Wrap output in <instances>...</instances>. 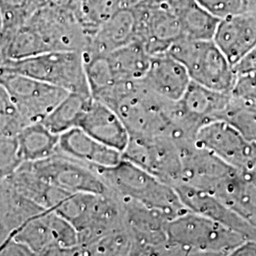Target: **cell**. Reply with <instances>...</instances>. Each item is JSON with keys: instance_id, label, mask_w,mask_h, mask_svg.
I'll list each match as a JSON object with an SVG mask.
<instances>
[{"instance_id": "7a4b0ae2", "label": "cell", "mask_w": 256, "mask_h": 256, "mask_svg": "<svg viewBox=\"0 0 256 256\" xmlns=\"http://www.w3.org/2000/svg\"><path fill=\"white\" fill-rule=\"evenodd\" d=\"M95 170L119 200L136 202L160 210L170 220L188 210L174 186L128 160L122 158L115 166Z\"/></svg>"}, {"instance_id": "9c48e42d", "label": "cell", "mask_w": 256, "mask_h": 256, "mask_svg": "<svg viewBox=\"0 0 256 256\" xmlns=\"http://www.w3.org/2000/svg\"><path fill=\"white\" fill-rule=\"evenodd\" d=\"M131 9L136 19V40L149 54L167 52L182 36L178 18L166 1H150Z\"/></svg>"}, {"instance_id": "4fadbf2b", "label": "cell", "mask_w": 256, "mask_h": 256, "mask_svg": "<svg viewBox=\"0 0 256 256\" xmlns=\"http://www.w3.org/2000/svg\"><path fill=\"white\" fill-rule=\"evenodd\" d=\"M191 81L186 68L168 52L152 55L146 74L142 80L147 90L170 102L182 98Z\"/></svg>"}, {"instance_id": "e0dca14e", "label": "cell", "mask_w": 256, "mask_h": 256, "mask_svg": "<svg viewBox=\"0 0 256 256\" xmlns=\"http://www.w3.org/2000/svg\"><path fill=\"white\" fill-rule=\"evenodd\" d=\"M136 40V19L131 8H122L92 34L86 56L108 55Z\"/></svg>"}, {"instance_id": "ac0fdd59", "label": "cell", "mask_w": 256, "mask_h": 256, "mask_svg": "<svg viewBox=\"0 0 256 256\" xmlns=\"http://www.w3.org/2000/svg\"><path fill=\"white\" fill-rule=\"evenodd\" d=\"M178 16L182 37L212 40L220 19L204 9L196 0H166Z\"/></svg>"}, {"instance_id": "8992f818", "label": "cell", "mask_w": 256, "mask_h": 256, "mask_svg": "<svg viewBox=\"0 0 256 256\" xmlns=\"http://www.w3.org/2000/svg\"><path fill=\"white\" fill-rule=\"evenodd\" d=\"M46 52L75 50L84 52L90 36L78 21L72 9H61L44 4L28 18Z\"/></svg>"}, {"instance_id": "7402d4cb", "label": "cell", "mask_w": 256, "mask_h": 256, "mask_svg": "<svg viewBox=\"0 0 256 256\" xmlns=\"http://www.w3.org/2000/svg\"><path fill=\"white\" fill-rule=\"evenodd\" d=\"M92 98L90 95L68 93L42 120V124L57 135L77 128Z\"/></svg>"}, {"instance_id": "52a82bcc", "label": "cell", "mask_w": 256, "mask_h": 256, "mask_svg": "<svg viewBox=\"0 0 256 256\" xmlns=\"http://www.w3.org/2000/svg\"><path fill=\"white\" fill-rule=\"evenodd\" d=\"M194 144L240 171L256 168V142L225 120L210 122L198 132Z\"/></svg>"}, {"instance_id": "d6a6232c", "label": "cell", "mask_w": 256, "mask_h": 256, "mask_svg": "<svg viewBox=\"0 0 256 256\" xmlns=\"http://www.w3.org/2000/svg\"><path fill=\"white\" fill-rule=\"evenodd\" d=\"M245 12L252 14L256 16V0H243Z\"/></svg>"}, {"instance_id": "d4e9b609", "label": "cell", "mask_w": 256, "mask_h": 256, "mask_svg": "<svg viewBox=\"0 0 256 256\" xmlns=\"http://www.w3.org/2000/svg\"><path fill=\"white\" fill-rule=\"evenodd\" d=\"M224 120L238 128L250 140L256 142V106L239 102L230 96Z\"/></svg>"}, {"instance_id": "836d02e7", "label": "cell", "mask_w": 256, "mask_h": 256, "mask_svg": "<svg viewBox=\"0 0 256 256\" xmlns=\"http://www.w3.org/2000/svg\"><path fill=\"white\" fill-rule=\"evenodd\" d=\"M1 61H2V55H1V44H0V64H1Z\"/></svg>"}, {"instance_id": "6da1fadb", "label": "cell", "mask_w": 256, "mask_h": 256, "mask_svg": "<svg viewBox=\"0 0 256 256\" xmlns=\"http://www.w3.org/2000/svg\"><path fill=\"white\" fill-rule=\"evenodd\" d=\"M247 238L209 218L186 210L167 225V254L232 256Z\"/></svg>"}, {"instance_id": "ba28073f", "label": "cell", "mask_w": 256, "mask_h": 256, "mask_svg": "<svg viewBox=\"0 0 256 256\" xmlns=\"http://www.w3.org/2000/svg\"><path fill=\"white\" fill-rule=\"evenodd\" d=\"M122 158L172 186L180 182V148L169 138L130 137Z\"/></svg>"}, {"instance_id": "30bf717a", "label": "cell", "mask_w": 256, "mask_h": 256, "mask_svg": "<svg viewBox=\"0 0 256 256\" xmlns=\"http://www.w3.org/2000/svg\"><path fill=\"white\" fill-rule=\"evenodd\" d=\"M34 171L45 182L70 194H110L98 172L90 166L56 153L48 158L30 162Z\"/></svg>"}, {"instance_id": "f546056e", "label": "cell", "mask_w": 256, "mask_h": 256, "mask_svg": "<svg viewBox=\"0 0 256 256\" xmlns=\"http://www.w3.org/2000/svg\"><path fill=\"white\" fill-rule=\"evenodd\" d=\"M234 68L236 75L247 72H256V46Z\"/></svg>"}, {"instance_id": "5b68a950", "label": "cell", "mask_w": 256, "mask_h": 256, "mask_svg": "<svg viewBox=\"0 0 256 256\" xmlns=\"http://www.w3.org/2000/svg\"><path fill=\"white\" fill-rule=\"evenodd\" d=\"M0 84L27 126L42 122L70 92L27 75L0 68Z\"/></svg>"}, {"instance_id": "44dd1931", "label": "cell", "mask_w": 256, "mask_h": 256, "mask_svg": "<svg viewBox=\"0 0 256 256\" xmlns=\"http://www.w3.org/2000/svg\"><path fill=\"white\" fill-rule=\"evenodd\" d=\"M9 238L26 245L34 256H62L48 220L46 210L23 223Z\"/></svg>"}, {"instance_id": "4316f807", "label": "cell", "mask_w": 256, "mask_h": 256, "mask_svg": "<svg viewBox=\"0 0 256 256\" xmlns=\"http://www.w3.org/2000/svg\"><path fill=\"white\" fill-rule=\"evenodd\" d=\"M230 94L236 101L256 106V72L238 74Z\"/></svg>"}, {"instance_id": "83f0119b", "label": "cell", "mask_w": 256, "mask_h": 256, "mask_svg": "<svg viewBox=\"0 0 256 256\" xmlns=\"http://www.w3.org/2000/svg\"><path fill=\"white\" fill-rule=\"evenodd\" d=\"M216 18L223 19L230 16L245 12L243 0H196Z\"/></svg>"}, {"instance_id": "7c38bea8", "label": "cell", "mask_w": 256, "mask_h": 256, "mask_svg": "<svg viewBox=\"0 0 256 256\" xmlns=\"http://www.w3.org/2000/svg\"><path fill=\"white\" fill-rule=\"evenodd\" d=\"M174 188L188 210L220 222L247 239L256 241V227L232 210L214 194L182 183L174 185Z\"/></svg>"}, {"instance_id": "e575fe53", "label": "cell", "mask_w": 256, "mask_h": 256, "mask_svg": "<svg viewBox=\"0 0 256 256\" xmlns=\"http://www.w3.org/2000/svg\"><path fill=\"white\" fill-rule=\"evenodd\" d=\"M0 30H1V19H0Z\"/></svg>"}, {"instance_id": "9a60e30c", "label": "cell", "mask_w": 256, "mask_h": 256, "mask_svg": "<svg viewBox=\"0 0 256 256\" xmlns=\"http://www.w3.org/2000/svg\"><path fill=\"white\" fill-rule=\"evenodd\" d=\"M234 66L256 46V16L240 12L220 19L212 38Z\"/></svg>"}, {"instance_id": "d6986e66", "label": "cell", "mask_w": 256, "mask_h": 256, "mask_svg": "<svg viewBox=\"0 0 256 256\" xmlns=\"http://www.w3.org/2000/svg\"><path fill=\"white\" fill-rule=\"evenodd\" d=\"M116 82L140 81L146 74L152 55L137 40L106 55Z\"/></svg>"}, {"instance_id": "cb8c5ba5", "label": "cell", "mask_w": 256, "mask_h": 256, "mask_svg": "<svg viewBox=\"0 0 256 256\" xmlns=\"http://www.w3.org/2000/svg\"><path fill=\"white\" fill-rule=\"evenodd\" d=\"M130 254H138V247L134 238L126 227L110 232L82 248V256Z\"/></svg>"}, {"instance_id": "2e32d148", "label": "cell", "mask_w": 256, "mask_h": 256, "mask_svg": "<svg viewBox=\"0 0 256 256\" xmlns=\"http://www.w3.org/2000/svg\"><path fill=\"white\" fill-rule=\"evenodd\" d=\"M78 128L102 144L122 153L124 152L130 140L128 128L119 115L108 106L94 98L86 108Z\"/></svg>"}, {"instance_id": "484cf974", "label": "cell", "mask_w": 256, "mask_h": 256, "mask_svg": "<svg viewBox=\"0 0 256 256\" xmlns=\"http://www.w3.org/2000/svg\"><path fill=\"white\" fill-rule=\"evenodd\" d=\"M25 126L18 111L0 84V137H16Z\"/></svg>"}, {"instance_id": "3957f363", "label": "cell", "mask_w": 256, "mask_h": 256, "mask_svg": "<svg viewBox=\"0 0 256 256\" xmlns=\"http://www.w3.org/2000/svg\"><path fill=\"white\" fill-rule=\"evenodd\" d=\"M0 68L27 75L70 93L90 95L81 52H48L19 60H7Z\"/></svg>"}, {"instance_id": "ffe728a7", "label": "cell", "mask_w": 256, "mask_h": 256, "mask_svg": "<svg viewBox=\"0 0 256 256\" xmlns=\"http://www.w3.org/2000/svg\"><path fill=\"white\" fill-rule=\"evenodd\" d=\"M22 162H34L48 158L58 152L59 135L42 124L25 126L16 136Z\"/></svg>"}, {"instance_id": "277c9868", "label": "cell", "mask_w": 256, "mask_h": 256, "mask_svg": "<svg viewBox=\"0 0 256 256\" xmlns=\"http://www.w3.org/2000/svg\"><path fill=\"white\" fill-rule=\"evenodd\" d=\"M167 52L186 68L192 82L216 92L232 90L236 72L214 40L182 36Z\"/></svg>"}, {"instance_id": "603a6c76", "label": "cell", "mask_w": 256, "mask_h": 256, "mask_svg": "<svg viewBox=\"0 0 256 256\" xmlns=\"http://www.w3.org/2000/svg\"><path fill=\"white\" fill-rule=\"evenodd\" d=\"M126 0H76L74 14L88 36L120 10L126 8Z\"/></svg>"}, {"instance_id": "f1b7e54d", "label": "cell", "mask_w": 256, "mask_h": 256, "mask_svg": "<svg viewBox=\"0 0 256 256\" xmlns=\"http://www.w3.org/2000/svg\"><path fill=\"white\" fill-rule=\"evenodd\" d=\"M0 256H34L23 243L12 238H8L0 246Z\"/></svg>"}, {"instance_id": "1f68e13d", "label": "cell", "mask_w": 256, "mask_h": 256, "mask_svg": "<svg viewBox=\"0 0 256 256\" xmlns=\"http://www.w3.org/2000/svg\"><path fill=\"white\" fill-rule=\"evenodd\" d=\"M76 0H46V3L61 9H72Z\"/></svg>"}, {"instance_id": "8fae6325", "label": "cell", "mask_w": 256, "mask_h": 256, "mask_svg": "<svg viewBox=\"0 0 256 256\" xmlns=\"http://www.w3.org/2000/svg\"><path fill=\"white\" fill-rule=\"evenodd\" d=\"M180 158L182 173L178 184L190 185L208 192H212L218 184L238 170L196 144L182 148Z\"/></svg>"}, {"instance_id": "4dcf8cb0", "label": "cell", "mask_w": 256, "mask_h": 256, "mask_svg": "<svg viewBox=\"0 0 256 256\" xmlns=\"http://www.w3.org/2000/svg\"><path fill=\"white\" fill-rule=\"evenodd\" d=\"M232 256H256V241L247 239L236 248Z\"/></svg>"}, {"instance_id": "5bb4252c", "label": "cell", "mask_w": 256, "mask_h": 256, "mask_svg": "<svg viewBox=\"0 0 256 256\" xmlns=\"http://www.w3.org/2000/svg\"><path fill=\"white\" fill-rule=\"evenodd\" d=\"M58 153L93 169L112 167L122 160V152L102 144L78 126L59 135Z\"/></svg>"}]
</instances>
